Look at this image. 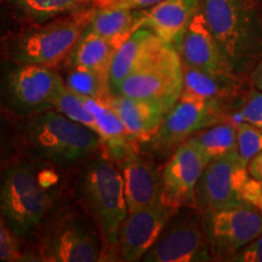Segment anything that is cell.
<instances>
[{
	"instance_id": "obj_1",
	"label": "cell",
	"mask_w": 262,
	"mask_h": 262,
	"mask_svg": "<svg viewBox=\"0 0 262 262\" xmlns=\"http://www.w3.org/2000/svg\"><path fill=\"white\" fill-rule=\"evenodd\" d=\"M201 9L233 74L248 81L262 57L258 0H202Z\"/></svg>"
},
{
	"instance_id": "obj_2",
	"label": "cell",
	"mask_w": 262,
	"mask_h": 262,
	"mask_svg": "<svg viewBox=\"0 0 262 262\" xmlns=\"http://www.w3.org/2000/svg\"><path fill=\"white\" fill-rule=\"evenodd\" d=\"M96 8V5L85 6L29 29L16 42L14 58L19 63L50 68L60 64L77 47Z\"/></svg>"
},
{
	"instance_id": "obj_3",
	"label": "cell",
	"mask_w": 262,
	"mask_h": 262,
	"mask_svg": "<svg viewBox=\"0 0 262 262\" xmlns=\"http://www.w3.org/2000/svg\"><path fill=\"white\" fill-rule=\"evenodd\" d=\"M51 195L28 164L10 166L0 180V216L18 237L32 233L49 211Z\"/></svg>"
},
{
	"instance_id": "obj_4",
	"label": "cell",
	"mask_w": 262,
	"mask_h": 262,
	"mask_svg": "<svg viewBox=\"0 0 262 262\" xmlns=\"http://www.w3.org/2000/svg\"><path fill=\"white\" fill-rule=\"evenodd\" d=\"M27 139L37 155L58 164L88 158L102 141L90 127L58 111L41 113L32 119L27 127Z\"/></svg>"
},
{
	"instance_id": "obj_5",
	"label": "cell",
	"mask_w": 262,
	"mask_h": 262,
	"mask_svg": "<svg viewBox=\"0 0 262 262\" xmlns=\"http://www.w3.org/2000/svg\"><path fill=\"white\" fill-rule=\"evenodd\" d=\"M183 89V67L179 52L166 44L158 54L126 77L116 94L155 103L168 113L178 102Z\"/></svg>"
},
{
	"instance_id": "obj_6",
	"label": "cell",
	"mask_w": 262,
	"mask_h": 262,
	"mask_svg": "<svg viewBox=\"0 0 262 262\" xmlns=\"http://www.w3.org/2000/svg\"><path fill=\"white\" fill-rule=\"evenodd\" d=\"M83 192L106 242L117 247L120 227L129 214L122 172L107 159H96L85 172Z\"/></svg>"
},
{
	"instance_id": "obj_7",
	"label": "cell",
	"mask_w": 262,
	"mask_h": 262,
	"mask_svg": "<svg viewBox=\"0 0 262 262\" xmlns=\"http://www.w3.org/2000/svg\"><path fill=\"white\" fill-rule=\"evenodd\" d=\"M232 103L182 93L150 140L153 147L163 153L176 149L206 127L228 119Z\"/></svg>"
},
{
	"instance_id": "obj_8",
	"label": "cell",
	"mask_w": 262,
	"mask_h": 262,
	"mask_svg": "<svg viewBox=\"0 0 262 262\" xmlns=\"http://www.w3.org/2000/svg\"><path fill=\"white\" fill-rule=\"evenodd\" d=\"M187 210L173 216L143 256L146 262H206L214 260L202 212Z\"/></svg>"
},
{
	"instance_id": "obj_9",
	"label": "cell",
	"mask_w": 262,
	"mask_h": 262,
	"mask_svg": "<svg viewBox=\"0 0 262 262\" xmlns=\"http://www.w3.org/2000/svg\"><path fill=\"white\" fill-rule=\"evenodd\" d=\"M248 179V165L237 150L211 160L196 186V209L205 215L247 204L243 201V188Z\"/></svg>"
},
{
	"instance_id": "obj_10",
	"label": "cell",
	"mask_w": 262,
	"mask_h": 262,
	"mask_svg": "<svg viewBox=\"0 0 262 262\" xmlns=\"http://www.w3.org/2000/svg\"><path fill=\"white\" fill-rule=\"evenodd\" d=\"M203 219L212 256L217 260L229 261L242 248L262 234V214L248 204L209 212Z\"/></svg>"
},
{
	"instance_id": "obj_11",
	"label": "cell",
	"mask_w": 262,
	"mask_h": 262,
	"mask_svg": "<svg viewBox=\"0 0 262 262\" xmlns=\"http://www.w3.org/2000/svg\"><path fill=\"white\" fill-rule=\"evenodd\" d=\"M206 160L191 141L173 150L162 172V202L173 209H196V186Z\"/></svg>"
},
{
	"instance_id": "obj_12",
	"label": "cell",
	"mask_w": 262,
	"mask_h": 262,
	"mask_svg": "<svg viewBox=\"0 0 262 262\" xmlns=\"http://www.w3.org/2000/svg\"><path fill=\"white\" fill-rule=\"evenodd\" d=\"M5 85L16 106L33 112L54 108L55 100L66 88L61 75L52 68L35 63H21L10 71Z\"/></svg>"
},
{
	"instance_id": "obj_13",
	"label": "cell",
	"mask_w": 262,
	"mask_h": 262,
	"mask_svg": "<svg viewBox=\"0 0 262 262\" xmlns=\"http://www.w3.org/2000/svg\"><path fill=\"white\" fill-rule=\"evenodd\" d=\"M40 260L48 262H94L100 257L96 235L73 219H62L41 239Z\"/></svg>"
},
{
	"instance_id": "obj_14",
	"label": "cell",
	"mask_w": 262,
	"mask_h": 262,
	"mask_svg": "<svg viewBox=\"0 0 262 262\" xmlns=\"http://www.w3.org/2000/svg\"><path fill=\"white\" fill-rule=\"evenodd\" d=\"M179 211L160 202L142 210L129 212L118 237L117 247L123 260L129 262L142 260Z\"/></svg>"
},
{
	"instance_id": "obj_15",
	"label": "cell",
	"mask_w": 262,
	"mask_h": 262,
	"mask_svg": "<svg viewBox=\"0 0 262 262\" xmlns=\"http://www.w3.org/2000/svg\"><path fill=\"white\" fill-rule=\"evenodd\" d=\"M173 48L179 52L183 64L203 71L234 75L208 27L202 9L198 10Z\"/></svg>"
},
{
	"instance_id": "obj_16",
	"label": "cell",
	"mask_w": 262,
	"mask_h": 262,
	"mask_svg": "<svg viewBox=\"0 0 262 262\" xmlns=\"http://www.w3.org/2000/svg\"><path fill=\"white\" fill-rule=\"evenodd\" d=\"M129 212L139 211L162 202V175L152 163L133 150L120 160Z\"/></svg>"
},
{
	"instance_id": "obj_17",
	"label": "cell",
	"mask_w": 262,
	"mask_h": 262,
	"mask_svg": "<svg viewBox=\"0 0 262 262\" xmlns=\"http://www.w3.org/2000/svg\"><path fill=\"white\" fill-rule=\"evenodd\" d=\"M202 0H163L152 8L145 9L142 25L175 47L201 9Z\"/></svg>"
},
{
	"instance_id": "obj_18",
	"label": "cell",
	"mask_w": 262,
	"mask_h": 262,
	"mask_svg": "<svg viewBox=\"0 0 262 262\" xmlns=\"http://www.w3.org/2000/svg\"><path fill=\"white\" fill-rule=\"evenodd\" d=\"M165 45L166 42L150 29L146 27L136 29L114 55L110 72L111 90H116L126 77L148 62Z\"/></svg>"
},
{
	"instance_id": "obj_19",
	"label": "cell",
	"mask_w": 262,
	"mask_h": 262,
	"mask_svg": "<svg viewBox=\"0 0 262 262\" xmlns=\"http://www.w3.org/2000/svg\"><path fill=\"white\" fill-rule=\"evenodd\" d=\"M103 102L118 114L127 134L134 140L143 142L153 139L165 117L162 108L157 104L125 95H110Z\"/></svg>"
},
{
	"instance_id": "obj_20",
	"label": "cell",
	"mask_w": 262,
	"mask_h": 262,
	"mask_svg": "<svg viewBox=\"0 0 262 262\" xmlns=\"http://www.w3.org/2000/svg\"><path fill=\"white\" fill-rule=\"evenodd\" d=\"M183 67V94L194 95L208 100L233 102L244 89L248 81L239 79L229 74L215 73L189 67L182 63Z\"/></svg>"
},
{
	"instance_id": "obj_21",
	"label": "cell",
	"mask_w": 262,
	"mask_h": 262,
	"mask_svg": "<svg viewBox=\"0 0 262 262\" xmlns=\"http://www.w3.org/2000/svg\"><path fill=\"white\" fill-rule=\"evenodd\" d=\"M143 14L145 9L130 10L97 6L85 32L122 45L136 29L141 28Z\"/></svg>"
},
{
	"instance_id": "obj_22",
	"label": "cell",
	"mask_w": 262,
	"mask_h": 262,
	"mask_svg": "<svg viewBox=\"0 0 262 262\" xmlns=\"http://www.w3.org/2000/svg\"><path fill=\"white\" fill-rule=\"evenodd\" d=\"M119 47V44L112 40L85 32L75 47L73 66L94 72L110 81L111 66Z\"/></svg>"
},
{
	"instance_id": "obj_23",
	"label": "cell",
	"mask_w": 262,
	"mask_h": 262,
	"mask_svg": "<svg viewBox=\"0 0 262 262\" xmlns=\"http://www.w3.org/2000/svg\"><path fill=\"white\" fill-rule=\"evenodd\" d=\"M189 141L209 163L237 150V124L226 119L206 127Z\"/></svg>"
},
{
	"instance_id": "obj_24",
	"label": "cell",
	"mask_w": 262,
	"mask_h": 262,
	"mask_svg": "<svg viewBox=\"0 0 262 262\" xmlns=\"http://www.w3.org/2000/svg\"><path fill=\"white\" fill-rule=\"evenodd\" d=\"M26 17L42 24L57 16L68 14L85 6L95 5L96 0H8Z\"/></svg>"
},
{
	"instance_id": "obj_25",
	"label": "cell",
	"mask_w": 262,
	"mask_h": 262,
	"mask_svg": "<svg viewBox=\"0 0 262 262\" xmlns=\"http://www.w3.org/2000/svg\"><path fill=\"white\" fill-rule=\"evenodd\" d=\"M66 86L81 96L94 97L102 101H106L111 95L110 81L94 72L77 67H74V70L68 74Z\"/></svg>"
},
{
	"instance_id": "obj_26",
	"label": "cell",
	"mask_w": 262,
	"mask_h": 262,
	"mask_svg": "<svg viewBox=\"0 0 262 262\" xmlns=\"http://www.w3.org/2000/svg\"><path fill=\"white\" fill-rule=\"evenodd\" d=\"M228 119L235 124L241 120L262 129V91L253 86L244 90L232 103Z\"/></svg>"
},
{
	"instance_id": "obj_27",
	"label": "cell",
	"mask_w": 262,
	"mask_h": 262,
	"mask_svg": "<svg viewBox=\"0 0 262 262\" xmlns=\"http://www.w3.org/2000/svg\"><path fill=\"white\" fill-rule=\"evenodd\" d=\"M54 108L70 119L83 124V125L94 130L95 133H97L96 120L85 104L83 96L68 89L67 86L55 100Z\"/></svg>"
},
{
	"instance_id": "obj_28",
	"label": "cell",
	"mask_w": 262,
	"mask_h": 262,
	"mask_svg": "<svg viewBox=\"0 0 262 262\" xmlns=\"http://www.w3.org/2000/svg\"><path fill=\"white\" fill-rule=\"evenodd\" d=\"M262 150V129L251 124H237V152L248 165L250 160Z\"/></svg>"
},
{
	"instance_id": "obj_29",
	"label": "cell",
	"mask_w": 262,
	"mask_h": 262,
	"mask_svg": "<svg viewBox=\"0 0 262 262\" xmlns=\"http://www.w3.org/2000/svg\"><path fill=\"white\" fill-rule=\"evenodd\" d=\"M17 235L0 216V261L21 260Z\"/></svg>"
},
{
	"instance_id": "obj_30",
	"label": "cell",
	"mask_w": 262,
	"mask_h": 262,
	"mask_svg": "<svg viewBox=\"0 0 262 262\" xmlns=\"http://www.w3.org/2000/svg\"><path fill=\"white\" fill-rule=\"evenodd\" d=\"M233 262H262V234L242 248L229 258Z\"/></svg>"
},
{
	"instance_id": "obj_31",
	"label": "cell",
	"mask_w": 262,
	"mask_h": 262,
	"mask_svg": "<svg viewBox=\"0 0 262 262\" xmlns=\"http://www.w3.org/2000/svg\"><path fill=\"white\" fill-rule=\"evenodd\" d=\"M163 0H96L95 5L98 8H119V9H130L140 10L152 8Z\"/></svg>"
},
{
	"instance_id": "obj_32",
	"label": "cell",
	"mask_w": 262,
	"mask_h": 262,
	"mask_svg": "<svg viewBox=\"0 0 262 262\" xmlns=\"http://www.w3.org/2000/svg\"><path fill=\"white\" fill-rule=\"evenodd\" d=\"M243 201L262 214V185L250 176L243 188Z\"/></svg>"
},
{
	"instance_id": "obj_33",
	"label": "cell",
	"mask_w": 262,
	"mask_h": 262,
	"mask_svg": "<svg viewBox=\"0 0 262 262\" xmlns=\"http://www.w3.org/2000/svg\"><path fill=\"white\" fill-rule=\"evenodd\" d=\"M248 172L250 178L256 180L262 185V150L248 164Z\"/></svg>"
},
{
	"instance_id": "obj_34",
	"label": "cell",
	"mask_w": 262,
	"mask_h": 262,
	"mask_svg": "<svg viewBox=\"0 0 262 262\" xmlns=\"http://www.w3.org/2000/svg\"><path fill=\"white\" fill-rule=\"evenodd\" d=\"M248 83L255 89L262 91V57L255 64L253 71L250 72L248 77Z\"/></svg>"
},
{
	"instance_id": "obj_35",
	"label": "cell",
	"mask_w": 262,
	"mask_h": 262,
	"mask_svg": "<svg viewBox=\"0 0 262 262\" xmlns=\"http://www.w3.org/2000/svg\"><path fill=\"white\" fill-rule=\"evenodd\" d=\"M258 4H260V9H261V14H262V0H258Z\"/></svg>"
}]
</instances>
